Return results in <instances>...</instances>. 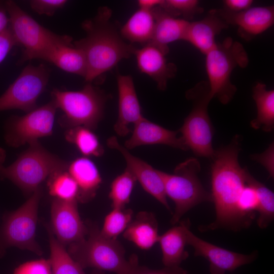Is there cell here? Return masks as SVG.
I'll return each mask as SVG.
<instances>
[{
  "label": "cell",
  "mask_w": 274,
  "mask_h": 274,
  "mask_svg": "<svg viewBox=\"0 0 274 274\" xmlns=\"http://www.w3.org/2000/svg\"><path fill=\"white\" fill-rule=\"evenodd\" d=\"M154 27L155 18L153 11L139 8L122 26L120 34L131 43L145 45L150 42Z\"/></svg>",
  "instance_id": "484cf974"
},
{
  "label": "cell",
  "mask_w": 274,
  "mask_h": 274,
  "mask_svg": "<svg viewBox=\"0 0 274 274\" xmlns=\"http://www.w3.org/2000/svg\"><path fill=\"white\" fill-rule=\"evenodd\" d=\"M5 5L17 44L23 48L20 62L41 59L55 44L72 42L71 37L56 34L40 25L14 1H7Z\"/></svg>",
  "instance_id": "9c48e42d"
},
{
  "label": "cell",
  "mask_w": 274,
  "mask_h": 274,
  "mask_svg": "<svg viewBox=\"0 0 274 274\" xmlns=\"http://www.w3.org/2000/svg\"><path fill=\"white\" fill-rule=\"evenodd\" d=\"M72 42L60 43L52 47L41 59L50 62L65 72L83 77L87 73V62L83 52Z\"/></svg>",
  "instance_id": "cb8c5ba5"
},
{
  "label": "cell",
  "mask_w": 274,
  "mask_h": 274,
  "mask_svg": "<svg viewBox=\"0 0 274 274\" xmlns=\"http://www.w3.org/2000/svg\"><path fill=\"white\" fill-rule=\"evenodd\" d=\"M10 26V19L5 5H0V34Z\"/></svg>",
  "instance_id": "60d3db41"
},
{
  "label": "cell",
  "mask_w": 274,
  "mask_h": 274,
  "mask_svg": "<svg viewBox=\"0 0 274 274\" xmlns=\"http://www.w3.org/2000/svg\"><path fill=\"white\" fill-rule=\"evenodd\" d=\"M228 25L216 9L211 10L202 19L190 22L185 41L206 55L216 44V36Z\"/></svg>",
  "instance_id": "44dd1931"
},
{
  "label": "cell",
  "mask_w": 274,
  "mask_h": 274,
  "mask_svg": "<svg viewBox=\"0 0 274 274\" xmlns=\"http://www.w3.org/2000/svg\"><path fill=\"white\" fill-rule=\"evenodd\" d=\"M65 137L66 141L75 145L85 157H99L104 152L98 138L92 130L88 128L80 126L67 129Z\"/></svg>",
  "instance_id": "f546056e"
},
{
  "label": "cell",
  "mask_w": 274,
  "mask_h": 274,
  "mask_svg": "<svg viewBox=\"0 0 274 274\" xmlns=\"http://www.w3.org/2000/svg\"><path fill=\"white\" fill-rule=\"evenodd\" d=\"M92 273V274H104L102 271L97 270V269H95Z\"/></svg>",
  "instance_id": "ee69618b"
},
{
  "label": "cell",
  "mask_w": 274,
  "mask_h": 274,
  "mask_svg": "<svg viewBox=\"0 0 274 274\" xmlns=\"http://www.w3.org/2000/svg\"><path fill=\"white\" fill-rule=\"evenodd\" d=\"M155 27L150 44L161 50L165 55L169 52L168 44L179 40H186L190 24L183 18L175 17L161 6L153 10Z\"/></svg>",
  "instance_id": "ffe728a7"
},
{
  "label": "cell",
  "mask_w": 274,
  "mask_h": 274,
  "mask_svg": "<svg viewBox=\"0 0 274 274\" xmlns=\"http://www.w3.org/2000/svg\"><path fill=\"white\" fill-rule=\"evenodd\" d=\"M133 55L135 56L140 71L151 78L159 90H165L168 80L176 75V65L167 62L166 55L150 44L140 49L136 48Z\"/></svg>",
  "instance_id": "d6986e66"
},
{
  "label": "cell",
  "mask_w": 274,
  "mask_h": 274,
  "mask_svg": "<svg viewBox=\"0 0 274 274\" xmlns=\"http://www.w3.org/2000/svg\"><path fill=\"white\" fill-rule=\"evenodd\" d=\"M67 2L66 0H32L29 4L31 9L38 14L52 16Z\"/></svg>",
  "instance_id": "d590c367"
},
{
  "label": "cell",
  "mask_w": 274,
  "mask_h": 274,
  "mask_svg": "<svg viewBox=\"0 0 274 274\" xmlns=\"http://www.w3.org/2000/svg\"><path fill=\"white\" fill-rule=\"evenodd\" d=\"M6 158V153L5 150L0 148V170L4 167L3 163Z\"/></svg>",
  "instance_id": "7bdbcfd3"
},
{
  "label": "cell",
  "mask_w": 274,
  "mask_h": 274,
  "mask_svg": "<svg viewBox=\"0 0 274 274\" xmlns=\"http://www.w3.org/2000/svg\"><path fill=\"white\" fill-rule=\"evenodd\" d=\"M128 274H189V273L180 266L165 267L162 269L155 270L140 266L139 262H137Z\"/></svg>",
  "instance_id": "74e56055"
},
{
  "label": "cell",
  "mask_w": 274,
  "mask_h": 274,
  "mask_svg": "<svg viewBox=\"0 0 274 274\" xmlns=\"http://www.w3.org/2000/svg\"><path fill=\"white\" fill-rule=\"evenodd\" d=\"M67 172L78 185V201L85 203L91 200L102 182L95 163L87 157L78 158L68 164Z\"/></svg>",
  "instance_id": "7402d4cb"
},
{
  "label": "cell",
  "mask_w": 274,
  "mask_h": 274,
  "mask_svg": "<svg viewBox=\"0 0 274 274\" xmlns=\"http://www.w3.org/2000/svg\"><path fill=\"white\" fill-rule=\"evenodd\" d=\"M88 236L68 245L67 252L72 258L83 268L92 267L116 274H128L138 262V257L132 255L129 259L125 257V250L117 239L103 236L98 226L90 224Z\"/></svg>",
  "instance_id": "3957f363"
},
{
  "label": "cell",
  "mask_w": 274,
  "mask_h": 274,
  "mask_svg": "<svg viewBox=\"0 0 274 274\" xmlns=\"http://www.w3.org/2000/svg\"><path fill=\"white\" fill-rule=\"evenodd\" d=\"M131 136L124 143L127 150L143 145H164L181 149L188 150L178 131L167 129L153 123L144 117L136 122Z\"/></svg>",
  "instance_id": "ac0fdd59"
},
{
  "label": "cell",
  "mask_w": 274,
  "mask_h": 274,
  "mask_svg": "<svg viewBox=\"0 0 274 274\" xmlns=\"http://www.w3.org/2000/svg\"><path fill=\"white\" fill-rule=\"evenodd\" d=\"M107 144L110 148L118 151L122 155L126 163L125 169L135 177L145 191L170 210L164 184L159 170L154 168L145 161L132 155L126 148L120 145L114 136L108 139Z\"/></svg>",
  "instance_id": "9a60e30c"
},
{
  "label": "cell",
  "mask_w": 274,
  "mask_h": 274,
  "mask_svg": "<svg viewBox=\"0 0 274 274\" xmlns=\"http://www.w3.org/2000/svg\"><path fill=\"white\" fill-rule=\"evenodd\" d=\"M205 55L211 95L222 104H227L237 90L231 82V74L237 66L244 68L248 65V54L241 43L227 37L216 43Z\"/></svg>",
  "instance_id": "5b68a950"
},
{
  "label": "cell",
  "mask_w": 274,
  "mask_h": 274,
  "mask_svg": "<svg viewBox=\"0 0 274 274\" xmlns=\"http://www.w3.org/2000/svg\"><path fill=\"white\" fill-rule=\"evenodd\" d=\"M57 109L51 100L24 116L11 117L7 122L5 128V138L7 144L18 147L51 135Z\"/></svg>",
  "instance_id": "7c38bea8"
},
{
  "label": "cell",
  "mask_w": 274,
  "mask_h": 274,
  "mask_svg": "<svg viewBox=\"0 0 274 274\" xmlns=\"http://www.w3.org/2000/svg\"><path fill=\"white\" fill-rule=\"evenodd\" d=\"M240 137L234 136L230 143L215 150L212 158L211 185L215 208L214 222L200 227L201 231L219 228L237 231L251 225L241 213L239 200L247 184L246 172L238 160Z\"/></svg>",
  "instance_id": "6da1fadb"
},
{
  "label": "cell",
  "mask_w": 274,
  "mask_h": 274,
  "mask_svg": "<svg viewBox=\"0 0 274 274\" xmlns=\"http://www.w3.org/2000/svg\"><path fill=\"white\" fill-rule=\"evenodd\" d=\"M136 181L135 177L126 169L114 179L111 184L109 195L113 208H125L129 202Z\"/></svg>",
  "instance_id": "4dcf8cb0"
},
{
  "label": "cell",
  "mask_w": 274,
  "mask_h": 274,
  "mask_svg": "<svg viewBox=\"0 0 274 274\" xmlns=\"http://www.w3.org/2000/svg\"><path fill=\"white\" fill-rule=\"evenodd\" d=\"M69 163L44 148L38 141L29 144L11 165L0 170V178L8 179L31 194L55 173L67 170Z\"/></svg>",
  "instance_id": "277c9868"
},
{
  "label": "cell",
  "mask_w": 274,
  "mask_h": 274,
  "mask_svg": "<svg viewBox=\"0 0 274 274\" xmlns=\"http://www.w3.org/2000/svg\"><path fill=\"white\" fill-rule=\"evenodd\" d=\"M252 159L262 165L269 174V177L274 176V145L271 143L267 149L260 154L252 155Z\"/></svg>",
  "instance_id": "8d00e7d4"
},
{
  "label": "cell",
  "mask_w": 274,
  "mask_h": 274,
  "mask_svg": "<svg viewBox=\"0 0 274 274\" xmlns=\"http://www.w3.org/2000/svg\"><path fill=\"white\" fill-rule=\"evenodd\" d=\"M118 91V115L114 129L123 137L130 132L129 126L144 117L132 78L130 75L117 76Z\"/></svg>",
  "instance_id": "e0dca14e"
},
{
  "label": "cell",
  "mask_w": 274,
  "mask_h": 274,
  "mask_svg": "<svg viewBox=\"0 0 274 274\" xmlns=\"http://www.w3.org/2000/svg\"><path fill=\"white\" fill-rule=\"evenodd\" d=\"M186 96L193 106L178 132L188 149L197 156L212 159L215 151L212 145L214 129L208 107L213 98L208 81L198 83L187 91Z\"/></svg>",
  "instance_id": "ba28073f"
},
{
  "label": "cell",
  "mask_w": 274,
  "mask_h": 274,
  "mask_svg": "<svg viewBox=\"0 0 274 274\" xmlns=\"http://www.w3.org/2000/svg\"><path fill=\"white\" fill-rule=\"evenodd\" d=\"M187 245L194 250V255L201 256L210 262L211 274H225L253 262L257 256V252L250 254L234 252L206 242L194 234L190 230V224L186 227Z\"/></svg>",
  "instance_id": "5bb4252c"
},
{
  "label": "cell",
  "mask_w": 274,
  "mask_h": 274,
  "mask_svg": "<svg viewBox=\"0 0 274 274\" xmlns=\"http://www.w3.org/2000/svg\"><path fill=\"white\" fill-rule=\"evenodd\" d=\"M132 215L131 209L113 208L105 218L100 233L108 238L117 239L131 221Z\"/></svg>",
  "instance_id": "d6a6232c"
},
{
  "label": "cell",
  "mask_w": 274,
  "mask_h": 274,
  "mask_svg": "<svg viewBox=\"0 0 274 274\" xmlns=\"http://www.w3.org/2000/svg\"><path fill=\"white\" fill-rule=\"evenodd\" d=\"M50 71L45 64H29L0 96V111L19 109L28 113L47 85Z\"/></svg>",
  "instance_id": "8fae6325"
},
{
  "label": "cell",
  "mask_w": 274,
  "mask_h": 274,
  "mask_svg": "<svg viewBox=\"0 0 274 274\" xmlns=\"http://www.w3.org/2000/svg\"><path fill=\"white\" fill-rule=\"evenodd\" d=\"M246 182L254 187L257 195V224L260 228H265L274 218V194L263 184L255 179L248 169Z\"/></svg>",
  "instance_id": "f1b7e54d"
},
{
  "label": "cell",
  "mask_w": 274,
  "mask_h": 274,
  "mask_svg": "<svg viewBox=\"0 0 274 274\" xmlns=\"http://www.w3.org/2000/svg\"><path fill=\"white\" fill-rule=\"evenodd\" d=\"M50 245V262L52 274H86L83 268L69 254L65 246L48 228Z\"/></svg>",
  "instance_id": "83f0119b"
},
{
  "label": "cell",
  "mask_w": 274,
  "mask_h": 274,
  "mask_svg": "<svg viewBox=\"0 0 274 274\" xmlns=\"http://www.w3.org/2000/svg\"><path fill=\"white\" fill-rule=\"evenodd\" d=\"M51 97L57 109L63 112L59 119L62 127L69 129L81 126L91 130L95 129L101 120L108 97L91 83L78 91L54 88Z\"/></svg>",
  "instance_id": "8992f818"
},
{
  "label": "cell",
  "mask_w": 274,
  "mask_h": 274,
  "mask_svg": "<svg viewBox=\"0 0 274 274\" xmlns=\"http://www.w3.org/2000/svg\"><path fill=\"white\" fill-rule=\"evenodd\" d=\"M12 274H52L49 259H40L23 263Z\"/></svg>",
  "instance_id": "e575fe53"
},
{
  "label": "cell",
  "mask_w": 274,
  "mask_h": 274,
  "mask_svg": "<svg viewBox=\"0 0 274 274\" xmlns=\"http://www.w3.org/2000/svg\"><path fill=\"white\" fill-rule=\"evenodd\" d=\"M112 11L99 8L96 15L82 23L86 36L74 43L84 53L87 62V83L114 68L121 60L134 54L135 48L126 43L110 21Z\"/></svg>",
  "instance_id": "7a4b0ae2"
},
{
  "label": "cell",
  "mask_w": 274,
  "mask_h": 274,
  "mask_svg": "<svg viewBox=\"0 0 274 274\" xmlns=\"http://www.w3.org/2000/svg\"><path fill=\"white\" fill-rule=\"evenodd\" d=\"M216 10L228 24L237 25L239 35L246 40L263 32L274 23L273 6L251 7L238 13Z\"/></svg>",
  "instance_id": "2e32d148"
},
{
  "label": "cell",
  "mask_w": 274,
  "mask_h": 274,
  "mask_svg": "<svg viewBox=\"0 0 274 274\" xmlns=\"http://www.w3.org/2000/svg\"><path fill=\"white\" fill-rule=\"evenodd\" d=\"M159 235L158 242L162 251V261L165 267L180 266V264L189 256L185 249L187 245L186 227L190 224L188 220L179 222Z\"/></svg>",
  "instance_id": "603a6c76"
},
{
  "label": "cell",
  "mask_w": 274,
  "mask_h": 274,
  "mask_svg": "<svg viewBox=\"0 0 274 274\" xmlns=\"http://www.w3.org/2000/svg\"><path fill=\"white\" fill-rule=\"evenodd\" d=\"M225 10L232 12L238 13L251 7L252 0H225L223 1Z\"/></svg>",
  "instance_id": "ab89813d"
},
{
  "label": "cell",
  "mask_w": 274,
  "mask_h": 274,
  "mask_svg": "<svg viewBox=\"0 0 274 274\" xmlns=\"http://www.w3.org/2000/svg\"><path fill=\"white\" fill-rule=\"evenodd\" d=\"M257 107L256 118L250 122L255 129L271 132L274 127V90H267L264 83H257L252 89Z\"/></svg>",
  "instance_id": "4316f807"
},
{
  "label": "cell",
  "mask_w": 274,
  "mask_h": 274,
  "mask_svg": "<svg viewBox=\"0 0 274 274\" xmlns=\"http://www.w3.org/2000/svg\"><path fill=\"white\" fill-rule=\"evenodd\" d=\"M49 194L54 198L64 200H77L78 185L67 172H58L48 180Z\"/></svg>",
  "instance_id": "1f68e13d"
},
{
  "label": "cell",
  "mask_w": 274,
  "mask_h": 274,
  "mask_svg": "<svg viewBox=\"0 0 274 274\" xmlns=\"http://www.w3.org/2000/svg\"><path fill=\"white\" fill-rule=\"evenodd\" d=\"M123 237L143 250L151 248L158 243V223L150 212L142 211L130 222L123 232Z\"/></svg>",
  "instance_id": "d4e9b609"
},
{
  "label": "cell",
  "mask_w": 274,
  "mask_h": 274,
  "mask_svg": "<svg viewBox=\"0 0 274 274\" xmlns=\"http://www.w3.org/2000/svg\"><path fill=\"white\" fill-rule=\"evenodd\" d=\"M161 7L170 15H182L186 20L203 12L197 0H165Z\"/></svg>",
  "instance_id": "836d02e7"
},
{
  "label": "cell",
  "mask_w": 274,
  "mask_h": 274,
  "mask_svg": "<svg viewBox=\"0 0 274 274\" xmlns=\"http://www.w3.org/2000/svg\"><path fill=\"white\" fill-rule=\"evenodd\" d=\"M42 196L39 188L16 210L5 215L0 229V255L11 247L41 255L42 250L36 240L38 206Z\"/></svg>",
  "instance_id": "30bf717a"
},
{
  "label": "cell",
  "mask_w": 274,
  "mask_h": 274,
  "mask_svg": "<svg viewBox=\"0 0 274 274\" xmlns=\"http://www.w3.org/2000/svg\"><path fill=\"white\" fill-rule=\"evenodd\" d=\"M10 27L0 34V64L6 57L12 48L17 45Z\"/></svg>",
  "instance_id": "f35d334b"
},
{
  "label": "cell",
  "mask_w": 274,
  "mask_h": 274,
  "mask_svg": "<svg viewBox=\"0 0 274 274\" xmlns=\"http://www.w3.org/2000/svg\"><path fill=\"white\" fill-rule=\"evenodd\" d=\"M77 199L64 200L56 198L51 206V227L55 238L65 247L85 238L88 227L82 221Z\"/></svg>",
  "instance_id": "4fadbf2b"
},
{
  "label": "cell",
  "mask_w": 274,
  "mask_h": 274,
  "mask_svg": "<svg viewBox=\"0 0 274 274\" xmlns=\"http://www.w3.org/2000/svg\"><path fill=\"white\" fill-rule=\"evenodd\" d=\"M163 2V0H139L138 4L139 8L152 11L156 7L161 6Z\"/></svg>",
  "instance_id": "b9f144b4"
},
{
  "label": "cell",
  "mask_w": 274,
  "mask_h": 274,
  "mask_svg": "<svg viewBox=\"0 0 274 274\" xmlns=\"http://www.w3.org/2000/svg\"><path fill=\"white\" fill-rule=\"evenodd\" d=\"M200 169L198 159L192 157L178 164L173 174L159 170L166 195L175 204L172 224L179 222L186 213L197 205L213 202L211 193L204 189L198 178Z\"/></svg>",
  "instance_id": "52a82bcc"
}]
</instances>
